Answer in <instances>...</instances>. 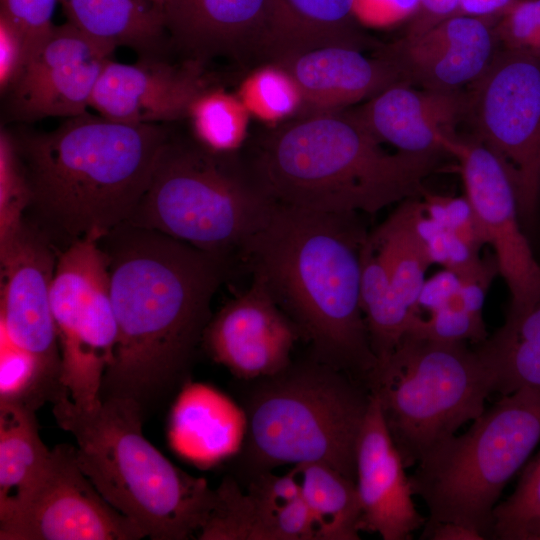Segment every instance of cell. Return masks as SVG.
I'll list each match as a JSON object with an SVG mask.
<instances>
[{
    "instance_id": "cell-1",
    "label": "cell",
    "mask_w": 540,
    "mask_h": 540,
    "mask_svg": "<svg viewBox=\"0 0 540 540\" xmlns=\"http://www.w3.org/2000/svg\"><path fill=\"white\" fill-rule=\"evenodd\" d=\"M109 260L117 324L101 388L147 411L188 375L232 265L159 231L122 223L99 240Z\"/></svg>"
},
{
    "instance_id": "cell-2",
    "label": "cell",
    "mask_w": 540,
    "mask_h": 540,
    "mask_svg": "<svg viewBox=\"0 0 540 540\" xmlns=\"http://www.w3.org/2000/svg\"><path fill=\"white\" fill-rule=\"evenodd\" d=\"M368 232L359 214L276 203L242 257L309 342L311 358L365 385L377 365L361 304Z\"/></svg>"
},
{
    "instance_id": "cell-3",
    "label": "cell",
    "mask_w": 540,
    "mask_h": 540,
    "mask_svg": "<svg viewBox=\"0 0 540 540\" xmlns=\"http://www.w3.org/2000/svg\"><path fill=\"white\" fill-rule=\"evenodd\" d=\"M161 124H128L88 111L50 132L13 133L31 199L26 217L60 252L127 222L170 138Z\"/></svg>"
},
{
    "instance_id": "cell-4",
    "label": "cell",
    "mask_w": 540,
    "mask_h": 540,
    "mask_svg": "<svg viewBox=\"0 0 540 540\" xmlns=\"http://www.w3.org/2000/svg\"><path fill=\"white\" fill-rule=\"evenodd\" d=\"M353 110L269 126L243 154L276 203L334 214H370L422 198L446 153L386 151Z\"/></svg>"
},
{
    "instance_id": "cell-5",
    "label": "cell",
    "mask_w": 540,
    "mask_h": 540,
    "mask_svg": "<svg viewBox=\"0 0 540 540\" xmlns=\"http://www.w3.org/2000/svg\"><path fill=\"white\" fill-rule=\"evenodd\" d=\"M58 425L77 442L76 459L99 493L154 540L198 535L215 502L204 478L173 465L143 435L136 401L109 396L92 410L63 389L53 399Z\"/></svg>"
},
{
    "instance_id": "cell-6",
    "label": "cell",
    "mask_w": 540,
    "mask_h": 540,
    "mask_svg": "<svg viewBox=\"0 0 540 540\" xmlns=\"http://www.w3.org/2000/svg\"><path fill=\"white\" fill-rule=\"evenodd\" d=\"M256 381L244 408L249 475L321 463L356 482L357 444L371 398L367 386L313 358Z\"/></svg>"
},
{
    "instance_id": "cell-7",
    "label": "cell",
    "mask_w": 540,
    "mask_h": 540,
    "mask_svg": "<svg viewBox=\"0 0 540 540\" xmlns=\"http://www.w3.org/2000/svg\"><path fill=\"white\" fill-rule=\"evenodd\" d=\"M276 202L243 154L170 138L128 224L159 231L233 266Z\"/></svg>"
},
{
    "instance_id": "cell-8",
    "label": "cell",
    "mask_w": 540,
    "mask_h": 540,
    "mask_svg": "<svg viewBox=\"0 0 540 540\" xmlns=\"http://www.w3.org/2000/svg\"><path fill=\"white\" fill-rule=\"evenodd\" d=\"M366 385L406 468L480 416L494 392L493 374L476 348L412 333L377 363Z\"/></svg>"
},
{
    "instance_id": "cell-9",
    "label": "cell",
    "mask_w": 540,
    "mask_h": 540,
    "mask_svg": "<svg viewBox=\"0 0 540 540\" xmlns=\"http://www.w3.org/2000/svg\"><path fill=\"white\" fill-rule=\"evenodd\" d=\"M540 442V390L520 388L436 446L409 476L428 509L425 524L455 522L492 539L493 511Z\"/></svg>"
},
{
    "instance_id": "cell-10",
    "label": "cell",
    "mask_w": 540,
    "mask_h": 540,
    "mask_svg": "<svg viewBox=\"0 0 540 540\" xmlns=\"http://www.w3.org/2000/svg\"><path fill=\"white\" fill-rule=\"evenodd\" d=\"M99 240L88 235L61 250L51 287L60 382L73 403L84 410L102 402L103 378L117 343L109 260Z\"/></svg>"
},
{
    "instance_id": "cell-11",
    "label": "cell",
    "mask_w": 540,
    "mask_h": 540,
    "mask_svg": "<svg viewBox=\"0 0 540 540\" xmlns=\"http://www.w3.org/2000/svg\"><path fill=\"white\" fill-rule=\"evenodd\" d=\"M464 91L472 135L507 164L520 216L532 217L540 194V57L500 47Z\"/></svg>"
},
{
    "instance_id": "cell-12",
    "label": "cell",
    "mask_w": 540,
    "mask_h": 540,
    "mask_svg": "<svg viewBox=\"0 0 540 540\" xmlns=\"http://www.w3.org/2000/svg\"><path fill=\"white\" fill-rule=\"evenodd\" d=\"M446 152L459 166L469 201L509 293L506 319H517L540 301V264L520 226L516 187L504 160L473 135H454Z\"/></svg>"
},
{
    "instance_id": "cell-13",
    "label": "cell",
    "mask_w": 540,
    "mask_h": 540,
    "mask_svg": "<svg viewBox=\"0 0 540 540\" xmlns=\"http://www.w3.org/2000/svg\"><path fill=\"white\" fill-rule=\"evenodd\" d=\"M147 537L113 507L83 473L76 448L52 449L44 474L26 498L0 519L1 540H136Z\"/></svg>"
},
{
    "instance_id": "cell-14",
    "label": "cell",
    "mask_w": 540,
    "mask_h": 540,
    "mask_svg": "<svg viewBox=\"0 0 540 540\" xmlns=\"http://www.w3.org/2000/svg\"><path fill=\"white\" fill-rule=\"evenodd\" d=\"M59 251L26 216L0 242V333L32 354L54 397L60 382V351L51 309V287Z\"/></svg>"
},
{
    "instance_id": "cell-15",
    "label": "cell",
    "mask_w": 540,
    "mask_h": 540,
    "mask_svg": "<svg viewBox=\"0 0 540 540\" xmlns=\"http://www.w3.org/2000/svg\"><path fill=\"white\" fill-rule=\"evenodd\" d=\"M114 51L69 22L53 25L7 91L11 118L33 122L87 112L99 76Z\"/></svg>"
},
{
    "instance_id": "cell-16",
    "label": "cell",
    "mask_w": 540,
    "mask_h": 540,
    "mask_svg": "<svg viewBox=\"0 0 540 540\" xmlns=\"http://www.w3.org/2000/svg\"><path fill=\"white\" fill-rule=\"evenodd\" d=\"M300 337L263 283L253 278L248 288L212 315L202 344L235 377L252 381L286 369Z\"/></svg>"
},
{
    "instance_id": "cell-17",
    "label": "cell",
    "mask_w": 540,
    "mask_h": 540,
    "mask_svg": "<svg viewBox=\"0 0 540 540\" xmlns=\"http://www.w3.org/2000/svg\"><path fill=\"white\" fill-rule=\"evenodd\" d=\"M206 66L183 60L140 57L132 64L110 59L94 88L90 107L128 124H160L188 117L193 102L212 87Z\"/></svg>"
},
{
    "instance_id": "cell-18",
    "label": "cell",
    "mask_w": 540,
    "mask_h": 540,
    "mask_svg": "<svg viewBox=\"0 0 540 540\" xmlns=\"http://www.w3.org/2000/svg\"><path fill=\"white\" fill-rule=\"evenodd\" d=\"M488 19L454 15L380 50L406 83L428 90L461 91L482 75L500 48Z\"/></svg>"
},
{
    "instance_id": "cell-19",
    "label": "cell",
    "mask_w": 540,
    "mask_h": 540,
    "mask_svg": "<svg viewBox=\"0 0 540 540\" xmlns=\"http://www.w3.org/2000/svg\"><path fill=\"white\" fill-rule=\"evenodd\" d=\"M371 394L356 452L359 529L384 540H410L427 518L416 509L409 476L385 424L377 397Z\"/></svg>"
},
{
    "instance_id": "cell-20",
    "label": "cell",
    "mask_w": 540,
    "mask_h": 540,
    "mask_svg": "<svg viewBox=\"0 0 540 540\" xmlns=\"http://www.w3.org/2000/svg\"><path fill=\"white\" fill-rule=\"evenodd\" d=\"M266 0H168L162 15L171 47L204 66L216 58L255 66Z\"/></svg>"
},
{
    "instance_id": "cell-21",
    "label": "cell",
    "mask_w": 540,
    "mask_h": 540,
    "mask_svg": "<svg viewBox=\"0 0 540 540\" xmlns=\"http://www.w3.org/2000/svg\"><path fill=\"white\" fill-rule=\"evenodd\" d=\"M303 100L301 116L344 110L398 83V67L381 50L375 56L345 46H328L282 59ZM300 116V117H301Z\"/></svg>"
},
{
    "instance_id": "cell-22",
    "label": "cell",
    "mask_w": 540,
    "mask_h": 540,
    "mask_svg": "<svg viewBox=\"0 0 540 540\" xmlns=\"http://www.w3.org/2000/svg\"><path fill=\"white\" fill-rule=\"evenodd\" d=\"M464 90L444 92L398 83L352 110L381 143L397 151L448 154L445 142L464 120Z\"/></svg>"
},
{
    "instance_id": "cell-23",
    "label": "cell",
    "mask_w": 540,
    "mask_h": 540,
    "mask_svg": "<svg viewBox=\"0 0 540 540\" xmlns=\"http://www.w3.org/2000/svg\"><path fill=\"white\" fill-rule=\"evenodd\" d=\"M360 26L353 0H266L256 66L328 46L379 50Z\"/></svg>"
},
{
    "instance_id": "cell-24",
    "label": "cell",
    "mask_w": 540,
    "mask_h": 540,
    "mask_svg": "<svg viewBox=\"0 0 540 540\" xmlns=\"http://www.w3.org/2000/svg\"><path fill=\"white\" fill-rule=\"evenodd\" d=\"M246 431L244 410L214 388L189 383L173 405L169 441L181 457L207 468L234 455Z\"/></svg>"
},
{
    "instance_id": "cell-25",
    "label": "cell",
    "mask_w": 540,
    "mask_h": 540,
    "mask_svg": "<svg viewBox=\"0 0 540 540\" xmlns=\"http://www.w3.org/2000/svg\"><path fill=\"white\" fill-rule=\"evenodd\" d=\"M67 22L113 50L164 58L170 39L162 14L145 0H59Z\"/></svg>"
},
{
    "instance_id": "cell-26",
    "label": "cell",
    "mask_w": 540,
    "mask_h": 540,
    "mask_svg": "<svg viewBox=\"0 0 540 540\" xmlns=\"http://www.w3.org/2000/svg\"><path fill=\"white\" fill-rule=\"evenodd\" d=\"M36 409L22 401L0 400V519L31 492L52 456L40 438Z\"/></svg>"
},
{
    "instance_id": "cell-27",
    "label": "cell",
    "mask_w": 540,
    "mask_h": 540,
    "mask_svg": "<svg viewBox=\"0 0 540 540\" xmlns=\"http://www.w3.org/2000/svg\"><path fill=\"white\" fill-rule=\"evenodd\" d=\"M421 209V198L406 199L367 235L385 267L393 293L417 317L425 273L433 264L417 228Z\"/></svg>"
},
{
    "instance_id": "cell-28",
    "label": "cell",
    "mask_w": 540,
    "mask_h": 540,
    "mask_svg": "<svg viewBox=\"0 0 540 540\" xmlns=\"http://www.w3.org/2000/svg\"><path fill=\"white\" fill-rule=\"evenodd\" d=\"M476 349L493 374L494 392L540 390V301L523 316L505 320Z\"/></svg>"
},
{
    "instance_id": "cell-29",
    "label": "cell",
    "mask_w": 540,
    "mask_h": 540,
    "mask_svg": "<svg viewBox=\"0 0 540 540\" xmlns=\"http://www.w3.org/2000/svg\"><path fill=\"white\" fill-rule=\"evenodd\" d=\"M314 520L315 540H358L361 508L356 482L332 467H294Z\"/></svg>"
},
{
    "instance_id": "cell-30",
    "label": "cell",
    "mask_w": 540,
    "mask_h": 540,
    "mask_svg": "<svg viewBox=\"0 0 540 540\" xmlns=\"http://www.w3.org/2000/svg\"><path fill=\"white\" fill-rule=\"evenodd\" d=\"M247 491L257 503L273 540L315 539L314 520L295 468L282 476L270 471L254 475Z\"/></svg>"
},
{
    "instance_id": "cell-31",
    "label": "cell",
    "mask_w": 540,
    "mask_h": 540,
    "mask_svg": "<svg viewBox=\"0 0 540 540\" xmlns=\"http://www.w3.org/2000/svg\"><path fill=\"white\" fill-rule=\"evenodd\" d=\"M250 116L237 94L212 86L193 102L187 118L194 140L210 151L232 154L245 146Z\"/></svg>"
},
{
    "instance_id": "cell-32",
    "label": "cell",
    "mask_w": 540,
    "mask_h": 540,
    "mask_svg": "<svg viewBox=\"0 0 540 540\" xmlns=\"http://www.w3.org/2000/svg\"><path fill=\"white\" fill-rule=\"evenodd\" d=\"M237 96L250 115L260 120L281 123L300 117L303 100L293 78L279 65L256 66L243 79Z\"/></svg>"
},
{
    "instance_id": "cell-33",
    "label": "cell",
    "mask_w": 540,
    "mask_h": 540,
    "mask_svg": "<svg viewBox=\"0 0 540 540\" xmlns=\"http://www.w3.org/2000/svg\"><path fill=\"white\" fill-rule=\"evenodd\" d=\"M492 539L540 540V451L493 511Z\"/></svg>"
},
{
    "instance_id": "cell-34",
    "label": "cell",
    "mask_w": 540,
    "mask_h": 540,
    "mask_svg": "<svg viewBox=\"0 0 540 540\" xmlns=\"http://www.w3.org/2000/svg\"><path fill=\"white\" fill-rule=\"evenodd\" d=\"M30 189L13 133L0 132V242L24 221L30 205Z\"/></svg>"
},
{
    "instance_id": "cell-35",
    "label": "cell",
    "mask_w": 540,
    "mask_h": 540,
    "mask_svg": "<svg viewBox=\"0 0 540 540\" xmlns=\"http://www.w3.org/2000/svg\"><path fill=\"white\" fill-rule=\"evenodd\" d=\"M52 398L35 357L0 333V400L22 401L38 408Z\"/></svg>"
},
{
    "instance_id": "cell-36",
    "label": "cell",
    "mask_w": 540,
    "mask_h": 540,
    "mask_svg": "<svg viewBox=\"0 0 540 540\" xmlns=\"http://www.w3.org/2000/svg\"><path fill=\"white\" fill-rule=\"evenodd\" d=\"M496 19L501 48L540 57V0H514Z\"/></svg>"
},
{
    "instance_id": "cell-37",
    "label": "cell",
    "mask_w": 540,
    "mask_h": 540,
    "mask_svg": "<svg viewBox=\"0 0 540 540\" xmlns=\"http://www.w3.org/2000/svg\"><path fill=\"white\" fill-rule=\"evenodd\" d=\"M421 199L424 212L431 219L480 254L487 242L465 195L452 197L426 190Z\"/></svg>"
},
{
    "instance_id": "cell-38",
    "label": "cell",
    "mask_w": 540,
    "mask_h": 540,
    "mask_svg": "<svg viewBox=\"0 0 540 540\" xmlns=\"http://www.w3.org/2000/svg\"><path fill=\"white\" fill-rule=\"evenodd\" d=\"M0 1V13L7 17L24 36L27 62L53 27L52 16L59 0Z\"/></svg>"
},
{
    "instance_id": "cell-39",
    "label": "cell",
    "mask_w": 540,
    "mask_h": 540,
    "mask_svg": "<svg viewBox=\"0 0 540 540\" xmlns=\"http://www.w3.org/2000/svg\"><path fill=\"white\" fill-rule=\"evenodd\" d=\"M420 0H353L356 20L363 26L387 28L412 20Z\"/></svg>"
},
{
    "instance_id": "cell-40",
    "label": "cell",
    "mask_w": 540,
    "mask_h": 540,
    "mask_svg": "<svg viewBox=\"0 0 540 540\" xmlns=\"http://www.w3.org/2000/svg\"><path fill=\"white\" fill-rule=\"evenodd\" d=\"M27 59L25 39L0 13V90L6 94L21 74Z\"/></svg>"
},
{
    "instance_id": "cell-41",
    "label": "cell",
    "mask_w": 540,
    "mask_h": 540,
    "mask_svg": "<svg viewBox=\"0 0 540 540\" xmlns=\"http://www.w3.org/2000/svg\"><path fill=\"white\" fill-rule=\"evenodd\" d=\"M458 14V0H420L419 10L411 20L405 36H417Z\"/></svg>"
},
{
    "instance_id": "cell-42",
    "label": "cell",
    "mask_w": 540,
    "mask_h": 540,
    "mask_svg": "<svg viewBox=\"0 0 540 540\" xmlns=\"http://www.w3.org/2000/svg\"><path fill=\"white\" fill-rule=\"evenodd\" d=\"M461 279L452 271L444 269L426 280L421 290L418 308L434 311L459 287Z\"/></svg>"
},
{
    "instance_id": "cell-43",
    "label": "cell",
    "mask_w": 540,
    "mask_h": 540,
    "mask_svg": "<svg viewBox=\"0 0 540 540\" xmlns=\"http://www.w3.org/2000/svg\"><path fill=\"white\" fill-rule=\"evenodd\" d=\"M420 539L484 540L477 531L455 522L425 524Z\"/></svg>"
},
{
    "instance_id": "cell-44",
    "label": "cell",
    "mask_w": 540,
    "mask_h": 540,
    "mask_svg": "<svg viewBox=\"0 0 540 540\" xmlns=\"http://www.w3.org/2000/svg\"><path fill=\"white\" fill-rule=\"evenodd\" d=\"M514 0H458L459 14L490 18H496L508 8Z\"/></svg>"
},
{
    "instance_id": "cell-45",
    "label": "cell",
    "mask_w": 540,
    "mask_h": 540,
    "mask_svg": "<svg viewBox=\"0 0 540 540\" xmlns=\"http://www.w3.org/2000/svg\"><path fill=\"white\" fill-rule=\"evenodd\" d=\"M145 1L162 14L164 6L166 5L168 0H145Z\"/></svg>"
}]
</instances>
